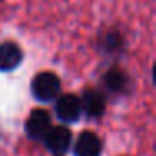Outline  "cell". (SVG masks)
I'll use <instances>...</instances> for the list:
<instances>
[{
  "label": "cell",
  "mask_w": 156,
  "mask_h": 156,
  "mask_svg": "<svg viewBox=\"0 0 156 156\" xmlns=\"http://www.w3.org/2000/svg\"><path fill=\"white\" fill-rule=\"evenodd\" d=\"M30 87H32V94L37 101L49 102V101H54L61 92V79L54 72L44 71V72H39L32 79Z\"/></svg>",
  "instance_id": "obj_1"
},
{
  "label": "cell",
  "mask_w": 156,
  "mask_h": 156,
  "mask_svg": "<svg viewBox=\"0 0 156 156\" xmlns=\"http://www.w3.org/2000/svg\"><path fill=\"white\" fill-rule=\"evenodd\" d=\"M55 112H57L59 119L66 122H76L81 118L82 106L81 99L76 94H62L55 102Z\"/></svg>",
  "instance_id": "obj_2"
},
{
  "label": "cell",
  "mask_w": 156,
  "mask_h": 156,
  "mask_svg": "<svg viewBox=\"0 0 156 156\" xmlns=\"http://www.w3.org/2000/svg\"><path fill=\"white\" fill-rule=\"evenodd\" d=\"M51 129V116L44 109H34L25 122V133L30 139H44Z\"/></svg>",
  "instance_id": "obj_3"
},
{
  "label": "cell",
  "mask_w": 156,
  "mask_h": 156,
  "mask_svg": "<svg viewBox=\"0 0 156 156\" xmlns=\"http://www.w3.org/2000/svg\"><path fill=\"white\" fill-rule=\"evenodd\" d=\"M44 141H45V148L49 151L55 153V154H64L71 146L72 134L64 126H54L44 136Z\"/></svg>",
  "instance_id": "obj_4"
},
{
  "label": "cell",
  "mask_w": 156,
  "mask_h": 156,
  "mask_svg": "<svg viewBox=\"0 0 156 156\" xmlns=\"http://www.w3.org/2000/svg\"><path fill=\"white\" fill-rule=\"evenodd\" d=\"M22 59H24V52L15 42L7 41L0 44V71L2 72L17 69Z\"/></svg>",
  "instance_id": "obj_5"
},
{
  "label": "cell",
  "mask_w": 156,
  "mask_h": 156,
  "mask_svg": "<svg viewBox=\"0 0 156 156\" xmlns=\"http://www.w3.org/2000/svg\"><path fill=\"white\" fill-rule=\"evenodd\" d=\"M102 149V143L98 134L91 131H84L76 139L74 154L76 156H99Z\"/></svg>",
  "instance_id": "obj_6"
},
{
  "label": "cell",
  "mask_w": 156,
  "mask_h": 156,
  "mask_svg": "<svg viewBox=\"0 0 156 156\" xmlns=\"http://www.w3.org/2000/svg\"><path fill=\"white\" fill-rule=\"evenodd\" d=\"M81 106L82 111H86L87 116L99 118L106 111V98L98 89H87V91H84V96L81 99Z\"/></svg>",
  "instance_id": "obj_7"
},
{
  "label": "cell",
  "mask_w": 156,
  "mask_h": 156,
  "mask_svg": "<svg viewBox=\"0 0 156 156\" xmlns=\"http://www.w3.org/2000/svg\"><path fill=\"white\" fill-rule=\"evenodd\" d=\"M128 82H129L128 74L119 67L109 69V71L106 72V76H104L106 87H108L109 91H112V92H122L126 87H128Z\"/></svg>",
  "instance_id": "obj_8"
},
{
  "label": "cell",
  "mask_w": 156,
  "mask_h": 156,
  "mask_svg": "<svg viewBox=\"0 0 156 156\" xmlns=\"http://www.w3.org/2000/svg\"><path fill=\"white\" fill-rule=\"evenodd\" d=\"M99 45H101L102 52H111V54H114V52L122 49L124 39H122V35L118 30H108L99 37Z\"/></svg>",
  "instance_id": "obj_9"
}]
</instances>
